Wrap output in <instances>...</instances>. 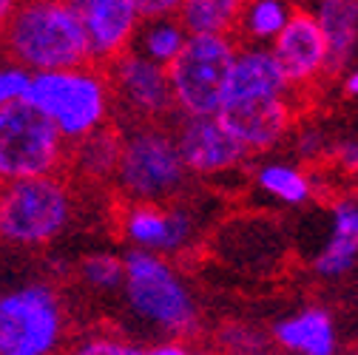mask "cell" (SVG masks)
Wrapping results in <instances>:
<instances>
[{
  "mask_svg": "<svg viewBox=\"0 0 358 355\" xmlns=\"http://www.w3.org/2000/svg\"><path fill=\"white\" fill-rule=\"evenodd\" d=\"M122 307L151 341H191L202 330L199 301L173 259L131 247L122 256Z\"/></svg>",
  "mask_w": 358,
  "mask_h": 355,
  "instance_id": "1",
  "label": "cell"
},
{
  "mask_svg": "<svg viewBox=\"0 0 358 355\" xmlns=\"http://www.w3.org/2000/svg\"><path fill=\"white\" fill-rule=\"evenodd\" d=\"M0 49L29 74L92 60L71 0H20L0 31Z\"/></svg>",
  "mask_w": 358,
  "mask_h": 355,
  "instance_id": "2",
  "label": "cell"
},
{
  "mask_svg": "<svg viewBox=\"0 0 358 355\" xmlns=\"http://www.w3.org/2000/svg\"><path fill=\"white\" fill-rule=\"evenodd\" d=\"M26 100L57 128L69 145L114 119L108 74L92 60L31 74Z\"/></svg>",
  "mask_w": 358,
  "mask_h": 355,
  "instance_id": "3",
  "label": "cell"
},
{
  "mask_svg": "<svg viewBox=\"0 0 358 355\" xmlns=\"http://www.w3.org/2000/svg\"><path fill=\"white\" fill-rule=\"evenodd\" d=\"M74 213L77 199L60 171L0 182V245L43 250L71 228Z\"/></svg>",
  "mask_w": 358,
  "mask_h": 355,
  "instance_id": "4",
  "label": "cell"
},
{
  "mask_svg": "<svg viewBox=\"0 0 358 355\" xmlns=\"http://www.w3.org/2000/svg\"><path fill=\"white\" fill-rule=\"evenodd\" d=\"M191 173L165 122H128L114 171V188L125 202H171L188 188Z\"/></svg>",
  "mask_w": 358,
  "mask_h": 355,
  "instance_id": "5",
  "label": "cell"
},
{
  "mask_svg": "<svg viewBox=\"0 0 358 355\" xmlns=\"http://www.w3.org/2000/svg\"><path fill=\"white\" fill-rule=\"evenodd\" d=\"M66 330V304L52 282L0 290V355H52L63 347Z\"/></svg>",
  "mask_w": 358,
  "mask_h": 355,
  "instance_id": "6",
  "label": "cell"
},
{
  "mask_svg": "<svg viewBox=\"0 0 358 355\" xmlns=\"http://www.w3.org/2000/svg\"><path fill=\"white\" fill-rule=\"evenodd\" d=\"M236 46L234 34H188L182 52L165 66L176 114L196 117L219 111Z\"/></svg>",
  "mask_w": 358,
  "mask_h": 355,
  "instance_id": "7",
  "label": "cell"
},
{
  "mask_svg": "<svg viewBox=\"0 0 358 355\" xmlns=\"http://www.w3.org/2000/svg\"><path fill=\"white\" fill-rule=\"evenodd\" d=\"M69 143L29 100L0 108V182L63 171Z\"/></svg>",
  "mask_w": 358,
  "mask_h": 355,
  "instance_id": "8",
  "label": "cell"
},
{
  "mask_svg": "<svg viewBox=\"0 0 358 355\" xmlns=\"http://www.w3.org/2000/svg\"><path fill=\"white\" fill-rule=\"evenodd\" d=\"M120 236L128 247L176 259L196 247L202 216L188 202H125L120 210Z\"/></svg>",
  "mask_w": 358,
  "mask_h": 355,
  "instance_id": "9",
  "label": "cell"
},
{
  "mask_svg": "<svg viewBox=\"0 0 358 355\" xmlns=\"http://www.w3.org/2000/svg\"><path fill=\"white\" fill-rule=\"evenodd\" d=\"M106 66L114 111H120L128 122H165L176 114L165 66L134 49L117 55Z\"/></svg>",
  "mask_w": 358,
  "mask_h": 355,
  "instance_id": "10",
  "label": "cell"
},
{
  "mask_svg": "<svg viewBox=\"0 0 358 355\" xmlns=\"http://www.w3.org/2000/svg\"><path fill=\"white\" fill-rule=\"evenodd\" d=\"M171 131L179 157H182L191 176L219 180V176L239 171L250 157L231 131L216 119V114H196V117L179 114Z\"/></svg>",
  "mask_w": 358,
  "mask_h": 355,
  "instance_id": "11",
  "label": "cell"
},
{
  "mask_svg": "<svg viewBox=\"0 0 358 355\" xmlns=\"http://www.w3.org/2000/svg\"><path fill=\"white\" fill-rule=\"evenodd\" d=\"M216 119L239 140L248 154H271L290 137L296 125L293 92L273 97L222 100Z\"/></svg>",
  "mask_w": 358,
  "mask_h": 355,
  "instance_id": "12",
  "label": "cell"
},
{
  "mask_svg": "<svg viewBox=\"0 0 358 355\" xmlns=\"http://www.w3.org/2000/svg\"><path fill=\"white\" fill-rule=\"evenodd\" d=\"M273 52L282 74L287 77L293 92H304L330 77V57L324 34L307 9H293L290 20L282 26V31L267 43Z\"/></svg>",
  "mask_w": 358,
  "mask_h": 355,
  "instance_id": "13",
  "label": "cell"
},
{
  "mask_svg": "<svg viewBox=\"0 0 358 355\" xmlns=\"http://www.w3.org/2000/svg\"><path fill=\"white\" fill-rule=\"evenodd\" d=\"M74 6L94 63H108L134 46L143 17L131 0H74Z\"/></svg>",
  "mask_w": 358,
  "mask_h": 355,
  "instance_id": "14",
  "label": "cell"
},
{
  "mask_svg": "<svg viewBox=\"0 0 358 355\" xmlns=\"http://www.w3.org/2000/svg\"><path fill=\"white\" fill-rule=\"evenodd\" d=\"M358 264V196H338L330 205L327 233L310 268L319 279H344Z\"/></svg>",
  "mask_w": 358,
  "mask_h": 355,
  "instance_id": "15",
  "label": "cell"
},
{
  "mask_svg": "<svg viewBox=\"0 0 358 355\" xmlns=\"http://www.w3.org/2000/svg\"><path fill=\"white\" fill-rule=\"evenodd\" d=\"M293 88L282 74L273 52L259 43H239L234 63L228 68L222 100H248V97H273L290 94ZM222 106V103H219Z\"/></svg>",
  "mask_w": 358,
  "mask_h": 355,
  "instance_id": "16",
  "label": "cell"
},
{
  "mask_svg": "<svg viewBox=\"0 0 358 355\" xmlns=\"http://www.w3.org/2000/svg\"><path fill=\"white\" fill-rule=\"evenodd\" d=\"M271 341L279 349L296 355H336L338 352L336 319L324 307H301L273 324Z\"/></svg>",
  "mask_w": 358,
  "mask_h": 355,
  "instance_id": "17",
  "label": "cell"
},
{
  "mask_svg": "<svg viewBox=\"0 0 358 355\" xmlns=\"http://www.w3.org/2000/svg\"><path fill=\"white\" fill-rule=\"evenodd\" d=\"M330 57V74H341L358 60V0H310Z\"/></svg>",
  "mask_w": 358,
  "mask_h": 355,
  "instance_id": "18",
  "label": "cell"
},
{
  "mask_svg": "<svg viewBox=\"0 0 358 355\" xmlns=\"http://www.w3.org/2000/svg\"><path fill=\"white\" fill-rule=\"evenodd\" d=\"M120 145H122V131H117L108 122L97 128L94 134L71 143L66 165H71L74 173L85 182H111L120 159Z\"/></svg>",
  "mask_w": 358,
  "mask_h": 355,
  "instance_id": "19",
  "label": "cell"
},
{
  "mask_svg": "<svg viewBox=\"0 0 358 355\" xmlns=\"http://www.w3.org/2000/svg\"><path fill=\"white\" fill-rule=\"evenodd\" d=\"M253 185L259 194L273 199L285 208H304L316 196V182L313 176L299 165L287 159H264L253 171Z\"/></svg>",
  "mask_w": 358,
  "mask_h": 355,
  "instance_id": "20",
  "label": "cell"
},
{
  "mask_svg": "<svg viewBox=\"0 0 358 355\" xmlns=\"http://www.w3.org/2000/svg\"><path fill=\"white\" fill-rule=\"evenodd\" d=\"M188 29L182 26L176 15H165V17H143L137 37H134V52H140L143 57L168 66L179 52H182L185 40H188Z\"/></svg>",
  "mask_w": 358,
  "mask_h": 355,
  "instance_id": "21",
  "label": "cell"
},
{
  "mask_svg": "<svg viewBox=\"0 0 358 355\" xmlns=\"http://www.w3.org/2000/svg\"><path fill=\"white\" fill-rule=\"evenodd\" d=\"M245 0H185L179 20L191 34H234Z\"/></svg>",
  "mask_w": 358,
  "mask_h": 355,
  "instance_id": "22",
  "label": "cell"
},
{
  "mask_svg": "<svg viewBox=\"0 0 358 355\" xmlns=\"http://www.w3.org/2000/svg\"><path fill=\"white\" fill-rule=\"evenodd\" d=\"M293 9H296V0H245L236 34L245 43L267 46L290 20Z\"/></svg>",
  "mask_w": 358,
  "mask_h": 355,
  "instance_id": "23",
  "label": "cell"
},
{
  "mask_svg": "<svg viewBox=\"0 0 358 355\" xmlns=\"http://www.w3.org/2000/svg\"><path fill=\"white\" fill-rule=\"evenodd\" d=\"M77 279L92 293H111L122 284V256L114 253H88L77 264Z\"/></svg>",
  "mask_w": 358,
  "mask_h": 355,
  "instance_id": "24",
  "label": "cell"
},
{
  "mask_svg": "<svg viewBox=\"0 0 358 355\" xmlns=\"http://www.w3.org/2000/svg\"><path fill=\"white\" fill-rule=\"evenodd\" d=\"M216 344L228 352H264L271 347V335L264 330H259L256 324H248V321H228L222 324L219 333H216Z\"/></svg>",
  "mask_w": 358,
  "mask_h": 355,
  "instance_id": "25",
  "label": "cell"
},
{
  "mask_svg": "<svg viewBox=\"0 0 358 355\" xmlns=\"http://www.w3.org/2000/svg\"><path fill=\"white\" fill-rule=\"evenodd\" d=\"M74 349L83 355H137V352H145L143 344H134L131 338H125L114 330H106V327L88 330Z\"/></svg>",
  "mask_w": 358,
  "mask_h": 355,
  "instance_id": "26",
  "label": "cell"
},
{
  "mask_svg": "<svg viewBox=\"0 0 358 355\" xmlns=\"http://www.w3.org/2000/svg\"><path fill=\"white\" fill-rule=\"evenodd\" d=\"M290 137H293V151H296V157L301 162H316L324 154H330V148H333L330 137L324 134V128H319V125H301L299 131L293 125Z\"/></svg>",
  "mask_w": 358,
  "mask_h": 355,
  "instance_id": "27",
  "label": "cell"
},
{
  "mask_svg": "<svg viewBox=\"0 0 358 355\" xmlns=\"http://www.w3.org/2000/svg\"><path fill=\"white\" fill-rule=\"evenodd\" d=\"M29 80H31V74L23 66H17L9 57L0 60V108H6L17 100H26Z\"/></svg>",
  "mask_w": 358,
  "mask_h": 355,
  "instance_id": "28",
  "label": "cell"
},
{
  "mask_svg": "<svg viewBox=\"0 0 358 355\" xmlns=\"http://www.w3.org/2000/svg\"><path fill=\"white\" fill-rule=\"evenodd\" d=\"M330 154H333V162H336L344 173H350V176L358 173V140H338V143L330 148Z\"/></svg>",
  "mask_w": 358,
  "mask_h": 355,
  "instance_id": "29",
  "label": "cell"
},
{
  "mask_svg": "<svg viewBox=\"0 0 358 355\" xmlns=\"http://www.w3.org/2000/svg\"><path fill=\"white\" fill-rule=\"evenodd\" d=\"M137 6L140 17H165V15H179L185 0H131Z\"/></svg>",
  "mask_w": 358,
  "mask_h": 355,
  "instance_id": "30",
  "label": "cell"
},
{
  "mask_svg": "<svg viewBox=\"0 0 358 355\" xmlns=\"http://www.w3.org/2000/svg\"><path fill=\"white\" fill-rule=\"evenodd\" d=\"M341 92L352 100H358V60L341 71Z\"/></svg>",
  "mask_w": 358,
  "mask_h": 355,
  "instance_id": "31",
  "label": "cell"
},
{
  "mask_svg": "<svg viewBox=\"0 0 358 355\" xmlns=\"http://www.w3.org/2000/svg\"><path fill=\"white\" fill-rule=\"evenodd\" d=\"M17 3H20V0H0V31H3V26L9 23L12 12L17 9Z\"/></svg>",
  "mask_w": 358,
  "mask_h": 355,
  "instance_id": "32",
  "label": "cell"
},
{
  "mask_svg": "<svg viewBox=\"0 0 358 355\" xmlns=\"http://www.w3.org/2000/svg\"><path fill=\"white\" fill-rule=\"evenodd\" d=\"M71 3H74V0H71Z\"/></svg>",
  "mask_w": 358,
  "mask_h": 355,
  "instance_id": "33",
  "label": "cell"
}]
</instances>
